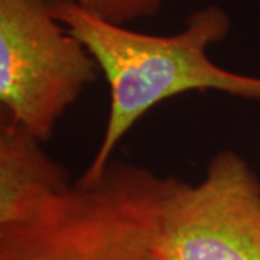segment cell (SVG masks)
<instances>
[{
    "label": "cell",
    "mask_w": 260,
    "mask_h": 260,
    "mask_svg": "<svg viewBox=\"0 0 260 260\" xmlns=\"http://www.w3.org/2000/svg\"><path fill=\"white\" fill-rule=\"evenodd\" d=\"M158 260H260V181L232 149L217 152L204 179H179L162 205Z\"/></svg>",
    "instance_id": "4"
},
{
    "label": "cell",
    "mask_w": 260,
    "mask_h": 260,
    "mask_svg": "<svg viewBox=\"0 0 260 260\" xmlns=\"http://www.w3.org/2000/svg\"><path fill=\"white\" fill-rule=\"evenodd\" d=\"M179 179L113 159L23 223L0 227V260H158L162 205Z\"/></svg>",
    "instance_id": "2"
},
{
    "label": "cell",
    "mask_w": 260,
    "mask_h": 260,
    "mask_svg": "<svg viewBox=\"0 0 260 260\" xmlns=\"http://www.w3.org/2000/svg\"><path fill=\"white\" fill-rule=\"evenodd\" d=\"M51 10L90 51L110 88L102 142L77 179L81 185L100 179L127 132L168 99L218 91L260 103V77L230 71L208 56V49L223 42L232 29L229 13L217 5L194 10L174 35H150L109 23L65 0H51Z\"/></svg>",
    "instance_id": "1"
},
{
    "label": "cell",
    "mask_w": 260,
    "mask_h": 260,
    "mask_svg": "<svg viewBox=\"0 0 260 260\" xmlns=\"http://www.w3.org/2000/svg\"><path fill=\"white\" fill-rule=\"evenodd\" d=\"M109 23L127 26L155 16L168 0H65Z\"/></svg>",
    "instance_id": "6"
},
{
    "label": "cell",
    "mask_w": 260,
    "mask_h": 260,
    "mask_svg": "<svg viewBox=\"0 0 260 260\" xmlns=\"http://www.w3.org/2000/svg\"><path fill=\"white\" fill-rule=\"evenodd\" d=\"M18 121L2 116L0 126V227L23 223L71 186L70 171L49 158Z\"/></svg>",
    "instance_id": "5"
},
{
    "label": "cell",
    "mask_w": 260,
    "mask_h": 260,
    "mask_svg": "<svg viewBox=\"0 0 260 260\" xmlns=\"http://www.w3.org/2000/svg\"><path fill=\"white\" fill-rule=\"evenodd\" d=\"M100 68L55 18L51 0H0V104L41 142L93 84Z\"/></svg>",
    "instance_id": "3"
}]
</instances>
